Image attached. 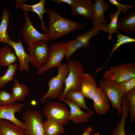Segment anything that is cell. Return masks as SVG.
<instances>
[{"instance_id":"6","label":"cell","mask_w":135,"mask_h":135,"mask_svg":"<svg viewBox=\"0 0 135 135\" xmlns=\"http://www.w3.org/2000/svg\"><path fill=\"white\" fill-rule=\"evenodd\" d=\"M108 24H101L66 42L65 54L66 58L68 60L70 58V56L78 49L89 47L90 46L89 42L91 38L100 34L99 31L101 30L102 27Z\"/></svg>"},{"instance_id":"32","label":"cell","mask_w":135,"mask_h":135,"mask_svg":"<svg viewBox=\"0 0 135 135\" xmlns=\"http://www.w3.org/2000/svg\"><path fill=\"white\" fill-rule=\"evenodd\" d=\"M15 103L11 94L7 92L6 89L0 90V106L14 104Z\"/></svg>"},{"instance_id":"34","label":"cell","mask_w":135,"mask_h":135,"mask_svg":"<svg viewBox=\"0 0 135 135\" xmlns=\"http://www.w3.org/2000/svg\"><path fill=\"white\" fill-rule=\"evenodd\" d=\"M109 1L112 4L116 6L121 11L126 13L127 11L130 10L134 6L133 5H128L122 4L118 2L116 0H109Z\"/></svg>"},{"instance_id":"5","label":"cell","mask_w":135,"mask_h":135,"mask_svg":"<svg viewBox=\"0 0 135 135\" xmlns=\"http://www.w3.org/2000/svg\"><path fill=\"white\" fill-rule=\"evenodd\" d=\"M99 86L108 97L112 107L116 109L118 114L120 115L122 113L121 99L125 94L122 87L112 81L104 78L100 80Z\"/></svg>"},{"instance_id":"2","label":"cell","mask_w":135,"mask_h":135,"mask_svg":"<svg viewBox=\"0 0 135 135\" xmlns=\"http://www.w3.org/2000/svg\"><path fill=\"white\" fill-rule=\"evenodd\" d=\"M48 39L34 41L28 45L29 62L38 70L47 62L48 59Z\"/></svg>"},{"instance_id":"23","label":"cell","mask_w":135,"mask_h":135,"mask_svg":"<svg viewBox=\"0 0 135 135\" xmlns=\"http://www.w3.org/2000/svg\"><path fill=\"white\" fill-rule=\"evenodd\" d=\"M0 135H25L24 130L8 121L0 119Z\"/></svg>"},{"instance_id":"26","label":"cell","mask_w":135,"mask_h":135,"mask_svg":"<svg viewBox=\"0 0 135 135\" xmlns=\"http://www.w3.org/2000/svg\"><path fill=\"white\" fill-rule=\"evenodd\" d=\"M120 12V11L118 9L114 13L111 14L110 15L111 19L110 23L103 26L101 30L109 33L108 38L109 40H112V37L114 33H116L117 34L120 33L118 30V22Z\"/></svg>"},{"instance_id":"16","label":"cell","mask_w":135,"mask_h":135,"mask_svg":"<svg viewBox=\"0 0 135 135\" xmlns=\"http://www.w3.org/2000/svg\"><path fill=\"white\" fill-rule=\"evenodd\" d=\"M92 100L96 113L102 115L108 112L110 107V101L104 92L99 87L97 88Z\"/></svg>"},{"instance_id":"24","label":"cell","mask_w":135,"mask_h":135,"mask_svg":"<svg viewBox=\"0 0 135 135\" xmlns=\"http://www.w3.org/2000/svg\"><path fill=\"white\" fill-rule=\"evenodd\" d=\"M18 59L8 45L0 48V66H8Z\"/></svg>"},{"instance_id":"30","label":"cell","mask_w":135,"mask_h":135,"mask_svg":"<svg viewBox=\"0 0 135 135\" xmlns=\"http://www.w3.org/2000/svg\"><path fill=\"white\" fill-rule=\"evenodd\" d=\"M135 42L134 38H131L127 36L124 35L120 33L117 34V40L116 43L114 45L112 48L106 62L99 70H102L104 65L107 63L110 59L112 57L114 52L120 46L124 44Z\"/></svg>"},{"instance_id":"29","label":"cell","mask_w":135,"mask_h":135,"mask_svg":"<svg viewBox=\"0 0 135 135\" xmlns=\"http://www.w3.org/2000/svg\"><path fill=\"white\" fill-rule=\"evenodd\" d=\"M18 68V64L14 63L8 67L7 70L4 75L2 76H0V88L3 87L6 83L12 80Z\"/></svg>"},{"instance_id":"4","label":"cell","mask_w":135,"mask_h":135,"mask_svg":"<svg viewBox=\"0 0 135 135\" xmlns=\"http://www.w3.org/2000/svg\"><path fill=\"white\" fill-rule=\"evenodd\" d=\"M69 72L68 62L61 64L58 67V74L49 80L48 89L42 97L41 102H43L46 98L52 99L59 98L64 90L63 84Z\"/></svg>"},{"instance_id":"37","label":"cell","mask_w":135,"mask_h":135,"mask_svg":"<svg viewBox=\"0 0 135 135\" xmlns=\"http://www.w3.org/2000/svg\"><path fill=\"white\" fill-rule=\"evenodd\" d=\"M16 1V4L15 8V9H18L19 8L18 6L20 4L22 3H24L28 1V0H17Z\"/></svg>"},{"instance_id":"11","label":"cell","mask_w":135,"mask_h":135,"mask_svg":"<svg viewBox=\"0 0 135 135\" xmlns=\"http://www.w3.org/2000/svg\"><path fill=\"white\" fill-rule=\"evenodd\" d=\"M24 106L19 103L14 104L0 106V119L9 120L19 128L25 130L26 128L25 123L18 119L14 115L16 113L21 112L22 106Z\"/></svg>"},{"instance_id":"27","label":"cell","mask_w":135,"mask_h":135,"mask_svg":"<svg viewBox=\"0 0 135 135\" xmlns=\"http://www.w3.org/2000/svg\"><path fill=\"white\" fill-rule=\"evenodd\" d=\"M10 18V14L7 9L4 8L0 24V42L2 43L8 44L10 40L7 31Z\"/></svg>"},{"instance_id":"33","label":"cell","mask_w":135,"mask_h":135,"mask_svg":"<svg viewBox=\"0 0 135 135\" xmlns=\"http://www.w3.org/2000/svg\"><path fill=\"white\" fill-rule=\"evenodd\" d=\"M120 84L124 89L125 93L130 92L135 88V78L123 81Z\"/></svg>"},{"instance_id":"3","label":"cell","mask_w":135,"mask_h":135,"mask_svg":"<svg viewBox=\"0 0 135 135\" xmlns=\"http://www.w3.org/2000/svg\"><path fill=\"white\" fill-rule=\"evenodd\" d=\"M69 68V74L65 80V87L63 92L59 98H65V95L70 90H80L84 74V69L82 63L70 58L68 60Z\"/></svg>"},{"instance_id":"9","label":"cell","mask_w":135,"mask_h":135,"mask_svg":"<svg viewBox=\"0 0 135 135\" xmlns=\"http://www.w3.org/2000/svg\"><path fill=\"white\" fill-rule=\"evenodd\" d=\"M70 113L64 104L56 102L48 103L43 110L44 114L47 119L54 121L62 126L68 123Z\"/></svg>"},{"instance_id":"1","label":"cell","mask_w":135,"mask_h":135,"mask_svg":"<svg viewBox=\"0 0 135 135\" xmlns=\"http://www.w3.org/2000/svg\"><path fill=\"white\" fill-rule=\"evenodd\" d=\"M49 15L48 27L47 34L48 40H54L81 29L84 25L63 17L59 13L50 9H46Z\"/></svg>"},{"instance_id":"17","label":"cell","mask_w":135,"mask_h":135,"mask_svg":"<svg viewBox=\"0 0 135 135\" xmlns=\"http://www.w3.org/2000/svg\"><path fill=\"white\" fill-rule=\"evenodd\" d=\"M94 4L90 0H77L75 6L72 9L71 14L80 15L92 19Z\"/></svg>"},{"instance_id":"25","label":"cell","mask_w":135,"mask_h":135,"mask_svg":"<svg viewBox=\"0 0 135 135\" xmlns=\"http://www.w3.org/2000/svg\"><path fill=\"white\" fill-rule=\"evenodd\" d=\"M43 126L44 135H59L65 132L64 127L51 119H47L43 122Z\"/></svg>"},{"instance_id":"22","label":"cell","mask_w":135,"mask_h":135,"mask_svg":"<svg viewBox=\"0 0 135 135\" xmlns=\"http://www.w3.org/2000/svg\"><path fill=\"white\" fill-rule=\"evenodd\" d=\"M13 81L14 84L11 88L12 90L11 94L12 98L15 102H22L24 100L26 96L29 94V88L26 85L20 84L17 79H14Z\"/></svg>"},{"instance_id":"36","label":"cell","mask_w":135,"mask_h":135,"mask_svg":"<svg viewBox=\"0 0 135 135\" xmlns=\"http://www.w3.org/2000/svg\"><path fill=\"white\" fill-rule=\"evenodd\" d=\"M93 131V128L91 126H89L86 129L82 135H90Z\"/></svg>"},{"instance_id":"21","label":"cell","mask_w":135,"mask_h":135,"mask_svg":"<svg viewBox=\"0 0 135 135\" xmlns=\"http://www.w3.org/2000/svg\"><path fill=\"white\" fill-rule=\"evenodd\" d=\"M85 97L80 90H68L66 93L65 98L72 102L80 108L86 109L88 112L93 115L94 112L90 110L87 106L84 99Z\"/></svg>"},{"instance_id":"8","label":"cell","mask_w":135,"mask_h":135,"mask_svg":"<svg viewBox=\"0 0 135 135\" xmlns=\"http://www.w3.org/2000/svg\"><path fill=\"white\" fill-rule=\"evenodd\" d=\"M42 118V113L38 110L25 111L22 119L26 126L25 135H44Z\"/></svg>"},{"instance_id":"28","label":"cell","mask_w":135,"mask_h":135,"mask_svg":"<svg viewBox=\"0 0 135 135\" xmlns=\"http://www.w3.org/2000/svg\"><path fill=\"white\" fill-rule=\"evenodd\" d=\"M130 111V108L128 106L124 105L122 106L121 119L118 125L113 130L111 135H126L125 124L127 117Z\"/></svg>"},{"instance_id":"14","label":"cell","mask_w":135,"mask_h":135,"mask_svg":"<svg viewBox=\"0 0 135 135\" xmlns=\"http://www.w3.org/2000/svg\"><path fill=\"white\" fill-rule=\"evenodd\" d=\"M110 5L106 3L103 0H95L94 3L93 15L92 19V28H96L102 24H106L104 14L106 10L110 9Z\"/></svg>"},{"instance_id":"15","label":"cell","mask_w":135,"mask_h":135,"mask_svg":"<svg viewBox=\"0 0 135 135\" xmlns=\"http://www.w3.org/2000/svg\"><path fill=\"white\" fill-rule=\"evenodd\" d=\"M8 44L13 47L19 60V71L29 72L30 67L28 55L25 52L20 40L18 42H16L10 40Z\"/></svg>"},{"instance_id":"13","label":"cell","mask_w":135,"mask_h":135,"mask_svg":"<svg viewBox=\"0 0 135 135\" xmlns=\"http://www.w3.org/2000/svg\"><path fill=\"white\" fill-rule=\"evenodd\" d=\"M58 100L64 101L67 104L70 108L68 120H71L72 123L76 124L86 122L92 115L89 112H85L70 100L65 98H58Z\"/></svg>"},{"instance_id":"31","label":"cell","mask_w":135,"mask_h":135,"mask_svg":"<svg viewBox=\"0 0 135 135\" xmlns=\"http://www.w3.org/2000/svg\"><path fill=\"white\" fill-rule=\"evenodd\" d=\"M128 100L130 108V120L132 123L135 121V88L125 94Z\"/></svg>"},{"instance_id":"19","label":"cell","mask_w":135,"mask_h":135,"mask_svg":"<svg viewBox=\"0 0 135 135\" xmlns=\"http://www.w3.org/2000/svg\"><path fill=\"white\" fill-rule=\"evenodd\" d=\"M45 2V0H41L38 3L32 5H28L23 3L19 5L18 8L22 9L24 11H32L36 13L38 15L41 22L42 30L47 33L48 29L44 24L43 18L44 14L46 12L44 6Z\"/></svg>"},{"instance_id":"38","label":"cell","mask_w":135,"mask_h":135,"mask_svg":"<svg viewBox=\"0 0 135 135\" xmlns=\"http://www.w3.org/2000/svg\"><path fill=\"white\" fill-rule=\"evenodd\" d=\"M92 135H99V133L98 132Z\"/></svg>"},{"instance_id":"10","label":"cell","mask_w":135,"mask_h":135,"mask_svg":"<svg viewBox=\"0 0 135 135\" xmlns=\"http://www.w3.org/2000/svg\"><path fill=\"white\" fill-rule=\"evenodd\" d=\"M66 42L64 41L55 42L49 48L48 59L47 62L37 74L39 75L44 73L48 69L60 66L65 56Z\"/></svg>"},{"instance_id":"20","label":"cell","mask_w":135,"mask_h":135,"mask_svg":"<svg viewBox=\"0 0 135 135\" xmlns=\"http://www.w3.org/2000/svg\"><path fill=\"white\" fill-rule=\"evenodd\" d=\"M118 29L126 34L135 31V10L124 16L118 21Z\"/></svg>"},{"instance_id":"12","label":"cell","mask_w":135,"mask_h":135,"mask_svg":"<svg viewBox=\"0 0 135 135\" xmlns=\"http://www.w3.org/2000/svg\"><path fill=\"white\" fill-rule=\"evenodd\" d=\"M25 22L22 33L25 42L28 45L37 40L48 39L47 33L42 34L36 30L32 25L29 17L27 11H24Z\"/></svg>"},{"instance_id":"7","label":"cell","mask_w":135,"mask_h":135,"mask_svg":"<svg viewBox=\"0 0 135 135\" xmlns=\"http://www.w3.org/2000/svg\"><path fill=\"white\" fill-rule=\"evenodd\" d=\"M104 76L105 79L120 84L123 81L135 78V64L131 62L111 67Z\"/></svg>"},{"instance_id":"18","label":"cell","mask_w":135,"mask_h":135,"mask_svg":"<svg viewBox=\"0 0 135 135\" xmlns=\"http://www.w3.org/2000/svg\"><path fill=\"white\" fill-rule=\"evenodd\" d=\"M98 88L94 79L89 74L84 73L80 91L85 97L92 100Z\"/></svg>"},{"instance_id":"35","label":"cell","mask_w":135,"mask_h":135,"mask_svg":"<svg viewBox=\"0 0 135 135\" xmlns=\"http://www.w3.org/2000/svg\"><path fill=\"white\" fill-rule=\"evenodd\" d=\"M52 2H55L56 3L62 4L66 3L68 4L71 7L72 9L75 6L77 0H52Z\"/></svg>"}]
</instances>
